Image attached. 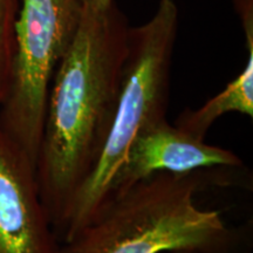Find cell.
<instances>
[{
    "instance_id": "10",
    "label": "cell",
    "mask_w": 253,
    "mask_h": 253,
    "mask_svg": "<svg viewBox=\"0 0 253 253\" xmlns=\"http://www.w3.org/2000/svg\"><path fill=\"white\" fill-rule=\"evenodd\" d=\"M169 253H197V252H192V251H173V252H169Z\"/></svg>"
},
{
    "instance_id": "3",
    "label": "cell",
    "mask_w": 253,
    "mask_h": 253,
    "mask_svg": "<svg viewBox=\"0 0 253 253\" xmlns=\"http://www.w3.org/2000/svg\"><path fill=\"white\" fill-rule=\"evenodd\" d=\"M177 33L175 0H160L149 21L129 28L128 52L112 126L94 169L69 203L56 230L60 244L77 235L109 203L136 136L148 126L167 119Z\"/></svg>"
},
{
    "instance_id": "5",
    "label": "cell",
    "mask_w": 253,
    "mask_h": 253,
    "mask_svg": "<svg viewBox=\"0 0 253 253\" xmlns=\"http://www.w3.org/2000/svg\"><path fill=\"white\" fill-rule=\"evenodd\" d=\"M36 166L0 130V253H59Z\"/></svg>"
},
{
    "instance_id": "6",
    "label": "cell",
    "mask_w": 253,
    "mask_h": 253,
    "mask_svg": "<svg viewBox=\"0 0 253 253\" xmlns=\"http://www.w3.org/2000/svg\"><path fill=\"white\" fill-rule=\"evenodd\" d=\"M242 166V160L233 151L205 143V140H198L163 119L144 128L132 141L112 198L157 173H189Z\"/></svg>"
},
{
    "instance_id": "9",
    "label": "cell",
    "mask_w": 253,
    "mask_h": 253,
    "mask_svg": "<svg viewBox=\"0 0 253 253\" xmlns=\"http://www.w3.org/2000/svg\"><path fill=\"white\" fill-rule=\"evenodd\" d=\"M82 4H86V2H99V1H103V0H80Z\"/></svg>"
},
{
    "instance_id": "1",
    "label": "cell",
    "mask_w": 253,
    "mask_h": 253,
    "mask_svg": "<svg viewBox=\"0 0 253 253\" xmlns=\"http://www.w3.org/2000/svg\"><path fill=\"white\" fill-rule=\"evenodd\" d=\"M82 5L77 36L50 84L36 164L55 235L106 143L128 52L130 25L116 0Z\"/></svg>"
},
{
    "instance_id": "4",
    "label": "cell",
    "mask_w": 253,
    "mask_h": 253,
    "mask_svg": "<svg viewBox=\"0 0 253 253\" xmlns=\"http://www.w3.org/2000/svg\"><path fill=\"white\" fill-rule=\"evenodd\" d=\"M80 0H20L0 130L37 164L50 84L80 25Z\"/></svg>"
},
{
    "instance_id": "7",
    "label": "cell",
    "mask_w": 253,
    "mask_h": 253,
    "mask_svg": "<svg viewBox=\"0 0 253 253\" xmlns=\"http://www.w3.org/2000/svg\"><path fill=\"white\" fill-rule=\"evenodd\" d=\"M246 38L248 61L235 80L197 109H185L175 126L198 140H205L208 131L218 119L229 113L253 118V36Z\"/></svg>"
},
{
    "instance_id": "2",
    "label": "cell",
    "mask_w": 253,
    "mask_h": 253,
    "mask_svg": "<svg viewBox=\"0 0 253 253\" xmlns=\"http://www.w3.org/2000/svg\"><path fill=\"white\" fill-rule=\"evenodd\" d=\"M211 170L157 173L120 192L59 253H239L240 237L197 195L223 177Z\"/></svg>"
},
{
    "instance_id": "8",
    "label": "cell",
    "mask_w": 253,
    "mask_h": 253,
    "mask_svg": "<svg viewBox=\"0 0 253 253\" xmlns=\"http://www.w3.org/2000/svg\"><path fill=\"white\" fill-rule=\"evenodd\" d=\"M19 8L20 0H0V108L11 81Z\"/></svg>"
}]
</instances>
